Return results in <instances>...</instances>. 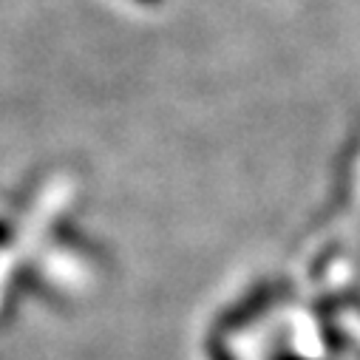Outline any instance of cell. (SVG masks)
Here are the masks:
<instances>
[{
    "label": "cell",
    "mask_w": 360,
    "mask_h": 360,
    "mask_svg": "<svg viewBox=\"0 0 360 360\" xmlns=\"http://www.w3.org/2000/svg\"><path fill=\"white\" fill-rule=\"evenodd\" d=\"M139 4H159V0H139Z\"/></svg>",
    "instance_id": "1"
}]
</instances>
